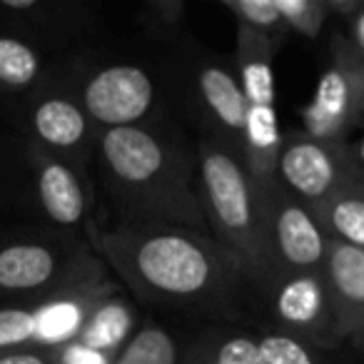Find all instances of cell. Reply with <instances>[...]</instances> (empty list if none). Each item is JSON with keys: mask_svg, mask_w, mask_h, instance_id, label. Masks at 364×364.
I'll return each mask as SVG.
<instances>
[{"mask_svg": "<svg viewBox=\"0 0 364 364\" xmlns=\"http://www.w3.org/2000/svg\"><path fill=\"white\" fill-rule=\"evenodd\" d=\"M55 259L41 245H13L0 252V287L33 289L50 279Z\"/></svg>", "mask_w": 364, "mask_h": 364, "instance_id": "obj_6", "label": "cell"}, {"mask_svg": "<svg viewBox=\"0 0 364 364\" xmlns=\"http://www.w3.org/2000/svg\"><path fill=\"white\" fill-rule=\"evenodd\" d=\"M274 6H277L279 16H287L294 23H302V18L309 11V6L304 0H274Z\"/></svg>", "mask_w": 364, "mask_h": 364, "instance_id": "obj_25", "label": "cell"}, {"mask_svg": "<svg viewBox=\"0 0 364 364\" xmlns=\"http://www.w3.org/2000/svg\"><path fill=\"white\" fill-rule=\"evenodd\" d=\"M357 43L364 48V13L359 16V21H357Z\"/></svg>", "mask_w": 364, "mask_h": 364, "instance_id": "obj_29", "label": "cell"}, {"mask_svg": "<svg viewBox=\"0 0 364 364\" xmlns=\"http://www.w3.org/2000/svg\"><path fill=\"white\" fill-rule=\"evenodd\" d=\"M137 269L147 284L170 294L200 292L210 279V262L203 250L177 235L147 240L137 252Z\"/></svg>", "mask_w": 364, "mask_h": 364, "instance_id": "obj_1", "label": "cell"}, {"mask_svg": "<svg viewBox=\"0 0 364 364\" xmlns=\"http://www.w3.org/2000/svg\"><path fill=\"white\" fill-rule=\"evenodd\" d=\"M41 200L46 213L60 225H75L85 210L75 175L63 165H48L41 172Z\"/></svg>", "mask_w": 364, "mask_h": 364, "instance_id": "obj_7", "label": "cell"}, {"mask_svg": "<svg viewBox=\"0 0 364 364\" xmlns=\"http://www.w3.org/2000/svg\"><path fill=\"white\" fill-rule=\"evenodd\" d=\"M332 225L352 247L364 250V200L349 198L334 205Z\"/></svg>", "mask_w": 364, "mask_h": 364, "instance_id": "obj_18", "label": "cell"}, {"mask_svg": "<svg viewBox=\"0 0 364 364\" xmlns=\"http://www.w3.org/2000/svg\"><path fill=\"white\" fill-rule=\"evenodd\" d=\"M245 77H247V95L255 100V105L267 107L272 102V80H269V68L257 63V65H250L245 70Z\"/></svg>", "mask_w": 364, "mask_h": 364, "instance_id": "obj_22", "label": "cell"}, {"mask_svg": "<svg viewBox=\"0 0 364 364\" xmlns=\"http://www.w3.org/2000/svg\"><path fill=\"white\" fill-rule=\"evenodd\" d=\"M77 322H80V312L75 304H53L41 314H36V334L46 342H58V339L70 337Z\"/></svg>", "mask_w": 364, "mask_h": 364, "instance_id": "obj_16", "label": "cell"}, {"mask_svg": "<svg viewBox=\"0 0 364 364\" xmlns=\"http://www.w3.org/2000/svg\"><path fill=\"white\" fill-rule=\"evenodd\" d=\"M247 125L252 130V137L257 145H272L274 142V120L267 107L257 105L252 112H247Z\"/></svg>", "mask_w": 364, "mask_h": 364, "instance_id": "obj_24", "label": "cell"}, {"mask_svg": "<svg viewBox=\"0 0 364 364\" xmlns=\"http://www.w3.org/2000/svg\"><path fill=\"white\" fill-rule=\"evenodd\" d=\"M36 337V314L26 309H0V347Z\"/></svg>", "mask_w": 364, "mask_h": 364, "instance_id": "obj_20", "label": "cell"}, {"mask_svg": "<svg viewBox=\"0 0 364 364\" xmlns=\"http://www.w3.org/2000/svg\"><path fill=\"white\" fill-rule=\"evenodd\" d=\"M203 177L208 182L213 208L230 230H245L250 225V193L245 177L230 157L208 155L203 160Z\"/></svg>", "mask_w": 364, "mask_h": 364, "instance_id": "obj_4", "label": "cell"}, {"mask_svg": "<svg viewBox=\"0 0 364 364\" xmlns=\"http://www.w3.org/2000/svg\"><path fill=\"white\" fill-rule=\"evenodd\" d=\"M0 364H43V359L36 354H11V357L0 359Z\"/></svg>", "mask_w": 364, "mask_h": 364, "instance_id": "obj_27", "label": "cell"}, {"mask_svg": "<svg viewBox=\"0 0 364 364\" xmlns=\"http://www.w3.org/2000/svg\"><path fill=\"white\" fill-rule=\"evenodd\" d=\"M117 364H175V344L162 329H142L127 344Z\"/></svg>", "mask_w": 364, "mask_h": 364, "instance_id": "obj_13", "label": "cell"}, {"mask_svg": "<svg viewBox=\"0 0 364 364\" xmlns=\"http://www.w3.org/2000/svg\"><path fill=\"white\" fill-rule=\"evenodd\" d=\"M152 102V82L130 65L107 68L90 80L85 105L92 117L112 127H125L142 117Z\"/></svg>", "mask_w": 364, "mask_h": 364, "instance_id": "obj_2", "label": "cell"}, {"mask_svg": "<svg viewBox=\"0 0 364 364\" xmlns=\"http://www.w3.org/2000/svg\"><path fill=\"white\" fill-rule=\"evenodd\" d=\"M130 329V312L122 304H107L92 317V322L82 332V347L100 352V349L115 347Z\"/></svg>", "mask_w": 364, "mask_h": 364, "instance_id": "obj_11", "label": "cell"}, {"mask_svg": "<svg viewBox=\"0 0 364 364\" xmlns=\"http://www.w3.org/2000/svg\"><path fill=\"white\" fill-rule=\"evenodd\" d=\"M237 11L247 21H252L255 26H274L282 18L277 6H274V0H240Z\"/></svg>", "mask_w": 364, "mask_h": 364, "instance_id": "obj_23", "label": "cell"}, {"mask_svg": "<svg viewBox=\"0 0 364 364\" xmlns=\"http://www.w3.org/2000/svg\"><path fill=\"white\" fill-rule=\"evenodd\" d=\"M257 347L267 364H312L309 354L294 339L282 337V334H269L259 339Z\"/></svg>", "mask_w": 364, "mask_h": 364, "instance_id": "obj_19", "label": "cell"}, {"mask_svg": "<svg viewBox=\"0 0 364 364\" xmlns=\"http://www.w3.org/2000/svg\"><path fill=\"white\" fill-rule=\"evenodd\" d=\"M347 105V85H344L339 73H327L319 82L317 102L312 107L314 120H337Z\"/></svg>", "mask_w": 364, "mask_h": 364, "instance_id": "obj_17", "label": "cell"}, {"mask_svg": "<svg viewBox=\"0 0 364 364\" xmlns=\"http://www.w3.org/2000/svg\"><path fill=\"white\" fill-rule=\"evenodd\" d=\"M200 85L208 97L210 107L220 115V120L228 127H245L247 125V100L237 82L228 75L225 70L210 68L200 77Z\"/></svg>", "mask_w": 364, "mask_h": 364, "instance_id": "obj_10", "label": "cell"}, {"mask_svg": "<svg viewBox=\"0 0 364 364\" xmlns=\"http://www.w3.org/2000/svg\"><path fill=\"white\" fill-rule=\"evenodd\" d=\"M102 152L107 162L127 182H145L162 167V150L147 132L132 125L112 127L102 137Z\"/></svg>", "mask_w": 364, "mask_h": 364, "instance_id": "obj_3", "label": "cell"}, {"mask_svg": "<svg viewBox=\"0 0 364 364\" xmlns=\"http://www.w3.org/2000/svg\"><path fill=\"white\" fill-rule=\"evenodd\" d=\"M279 170H282L284 180L307 198H319L322 193H327L334 180V167L329 155L312 142H299V145L289 147L279 157Z\"/></svg>", "mask_w": 364, "mask_h": 364, "instance_id": "obj_5", "label": "cell"}, {"mask_svg": "<svg viewBox=\"0 0 364 364\" xmlns=\"http://www.w3.org/2000/svg\"><path fill=\"white\" fill-rule=\"evenodd\" d=\"M218 364H267V362H264L262 352H259V347L252 339L235 337L220 347Z\"/></svg>", "mask_w": 364, "mask_h": 364, "instance_id": "obj_21", "label": "cell"}, {"mask_svg": "<svg viewBox=\"0 0 364 364\" xmlns=\"http://www.w3.org/2000/svg\"><path fill=\"white\" fill-rule=\"evenodd\" d=\"M3 6L11 11H31L36 6V0H3Z\"/></svg>", "mask_w": 364, "mask_h": 364, "instance_id": "obj_28", "label": "cell"}, {"mask_svg": "<svg viewBox=\"0 0 364 364\" xmlns=\"http://www.w3.org/2000/svg\"><path fill=\"white\" fill-rule=\"evenodd\" d=\"M36 130L50 145L70 147L85 132V117L68 100H48L36 110Z\"/></svg>", "mask_w": 364, "mask_h": 364, "instance_id": "obj_9", "label": "cell"}, {"mask_svg": "<svg viewBox=\"0 0 364 364\" xmlns=\"http://www.w3.org/2000/svg\"><path fill=\"white\" fill-rule=\"evenodd\" d=\"M277 240L282 255L294 264H314L322 257V237L312 218L299 208H287L277 220Z\"/></svg>", "mask_w": 364, "mask_h": 364, "instance_id": "obj_8", "label": "cell"}, {"mask_svg": "<svg viewBox=\"0 0 364 364\" xmlns=\"http://www.w3.org/2000/svg\"><path fill=\"white\" fill-rule=\"evenodd\" d=\"M65 364H105L100 352H92L87 347H73L70 352L65 354Z\"/></svg>", "mask_w": 364, "mask_h": 364, "instance_id": "obj_26", "label": "cell"}, {"mask_svg": "<svg viewBox=\"0 0 364 364\" xmlns=\"http://www.w3.org/2000/svg\"><path fill=\"white\" fill-rule=\"evenodd\" d=\"M38 75V58L26 43L0 38V80L8 85H28Z\"/></svg>", "mask_w": 364, "mask_h": 364, "instance_id": "obj_15", "label": "cell"}, {"mask_svg": "<svg viewBox=\"0 0 364 364\" xmlns=\"http://www.w3.org/2000/svg\"><path fill=\"white\" fill-rule=\"evenodd\" d=\"M329 269H332L334 284L344 297L364 302V250L342 245L334 250Z\"/></svg>", "mask_w": 364, "mask_h": 364, "instance_id": "obj_12", "label": "cell"}, {"mask_svg": "<svg viewBox=\"0 0 364 364\" xmlns=\"http://www.w3.org/2000/svg\"><path fill=\"white\" fill-rule=\"evenodd\" d=\"M279 314L287 322L294 324H307L314 319V314L319 312V287L312 279L302 277L289 282L287 287L279 292L277 299Z\"/></svg>", "mask_w": 364, "mask_h": 364, "instance_id": "obj_14", "label": "cell"}, {"mask_svg": "<svg viewBox=\"0 0 364 364\" xmlns=\"http://www.w3.org/2000/svg\"><path fill=\"white\" fill-rule=\"evenodd\" d=\"M215 364H218V362H215Z\"/></svg>", "mask_w": 364, "mask_h": 364, "instance_id": "obj_31", "label": "cell"}, {"mask_svg": "<svg viewBox=\"0 0 364 364\" xmlns=\"http://www.w3.org/2000/svg\"><path fill=\"white\" fill-rule=\"evenodd\" d=\"M362 160H364V145H362Z\"/></svg>", "mask_w": 364, "mask_h": 364, "instance_id": "obj_30", "label": "cell"}]
</instances>
